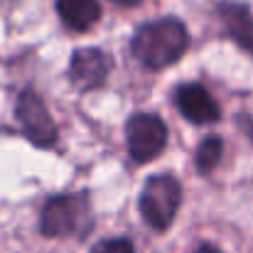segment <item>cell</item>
Listing matches in <instances>:
<instances>
[{
	"label": "cell",
	"mask_w": 253,
	"mask_h": 253,
	"mask_svg": "<svg viewBox=\"0 0 253 253\" xmlns=\"http://www.w3.org/2000/svg\"><path fill=\"white\" fill-rule=\"evenodd\" d=\"M189 47V32L177 17H160L135 30L130 49L145 69H165L174 64Z\"/></svg>",
	"instance_id": "cell-1"
},
{
	"label": "cell",
	"mask_w": 253,
	"mask_h": 253,
	"mask_svg": "<svg viewBox=\"0 0 253 253\" xmlns=\"http://www.w3.org/2000/svg\"><path fill=\"white\" fill-rule=\"evenodd\" d=\"M88 226V194H62L44 204L40 216V229L44 236L59 239L82 234Z\"/></svg>",
	"instance_id": "cell-2"
},
{
	"label": "cell",
	"mask_w": 253,
	"mask_h": 253,
	"mask_svg": "<svg viewBox=\"0 0 253 253\" xmlns=\"http://www.w3.org/2000/svg\"><path fill=\"white\" fill-rule=\"evenodd\" d=\"M182 202V187L172 174H155L145 182L140 192V214L155 229L165 231Z\"/></svg>",
	"instance_id": "cell-3"
},
{
	"label": "cell",
	"mask_w": 253,
	"mask_h": 253,
	"mask_svg": "<svg viewBox=\"0 0 253 253\" xmlns=\"http://www.w3.org/2000/svg\"><path fill=\"white\" fill-rule=\"evenodd\" d=\"M126 140L128 153L135 163H148L158 158L168 145V128L163 118L153 113H135L126 123Z\"/></svg>",
	"instance_id": "cell-4"
},
{
	"label": "cell",
	"mask_w": 253,
	"mask_h": 253,
	"mask_svg": "<svg viewBox=\"0 0 253 253\" xmlns=\"http://www.w3.org/2000/svg\"><path fill=\"white\" fill-rule=\"evenodd\" d=\"M17 121L25 130V135L40 145V148H49L57 143V126L44 106V101L40 98V93L35 91H22L17 98Z\"/></svg>",
	"instance_id": "cell-5"
},
{
	"label": "cell",
	"mask_w": 253,
	"mask_h": 253,
	"mask_svg": "<svg viewBox=\"0 0 253 253\" xmlns=\"http://www.w3.org/2000/svg\"><path fill=\"white\" fill-rule=\"evenodd\" d=\"M111 69H113V62L106 52L86 47V49L74 52V57L69 62V79L82 91H91V88L106 84Z\"/></svg>",
	"instance_id": "cell-6"
},
{
	"label": "cell",
	"mask_w": 253,
	"mask_h": 253,
	"mask_svg": "<svg viewBox=\"0 0 253 253\" xmlns=\"http://www.w3.org/2000/svg\"><path fill=\"white\" fill-rule=\"evenodd\" d=\"M174 103L179 113L197 126L219 121V106L202 84H182L174 91Z\"/></svg>",
	"instance_id": "cell-7"
},
{
	"label": "cell",
	"mask_w": 253,
	"mask_h": 253,
	"mask_svg": "<svg viewBox=\"0 0 253 253\" xmlns=\"http://www.w3.org/2000/svg\"><path fill=\"white\" fill-rule=\"evenodd\" d=\"M57 12L69 30L86 32L98 22L101 5L98 0H57Z\"/></svg>",
	"instance_id": "cell-8"
},
{
	"label": "cell",
	"mask_w": 253,
	"mask_h": 253,
	"mask_svg": "<svg viewBox=\"0 0 253 253\" xmlns=\"http://www.w3.org/2000/svg\"><path fill=\"white\" fill-rule=\"evenodd\" d=\"M219 12L229 35L236 40V44H241L249 54H253V17L249 7L236 5V2H221Z\"/></svg>",
	"instance_id": "cell-9"
},
{
	"label": "cell",
	"mask_w": 253,
	"mask_h": 253,
	"mask_svg": "<svg viewBox=\"0 0 253 253\" xmlns=\"http://www.w3.org/2000/svg\"><path fill=\"white\" fill-rule=\"evenodd\" d=\"M221 153H224V143H221V138H216V135H211V138H204V140L199 143V148H197V155H194L197 169H199L202 174L211 172V169L219 165V160H221Z\"/></svg>",
	"instance_id": "cell-10"
},
{
	"label": "cell",
	"mask_w": 253,
	"mask_h": 253,
	"mask_svg": "<svg viewBox=\"0 0 253 253\" xmlns=\"http://www.w3.org/2000/svg\"><path fill=\"white\" fill-rule=\"evenodd\" d=\"M91 253H135L133 251V244L128 239H103L98 241Z\"/></svg>",
	"instance_id": "cell-11"
},
{
	"label": "cell",
	"mask_w": 253,
	"mask_h": 253,
	"mask_svg": "<svg viewBox=\"0 0 253 253\" xmlns=\"http://www.w3.org/2000/svg\"><path fill=\"white\" fill-rule=\"evenodd\" d=\"M116 5H121V7H133V5H138L140 0H113Z\"/></svg>",
	"instance_id": "cell-12"
},
{
	"label": "cell",
	"mask_w": 253,
	"mask_h": 253,
	"mask_svg": "<svg viewBox=\"0 0 253 253\" xmlns=\"http://www.w3.org/2000/svg\"><path fill=\"white\" fill-rule=\"evenodd\" d=\"M194 253H219V249H214V246H199Z\"/></svg>",
	"instance_id": "cell-13"
}]
</instances>
